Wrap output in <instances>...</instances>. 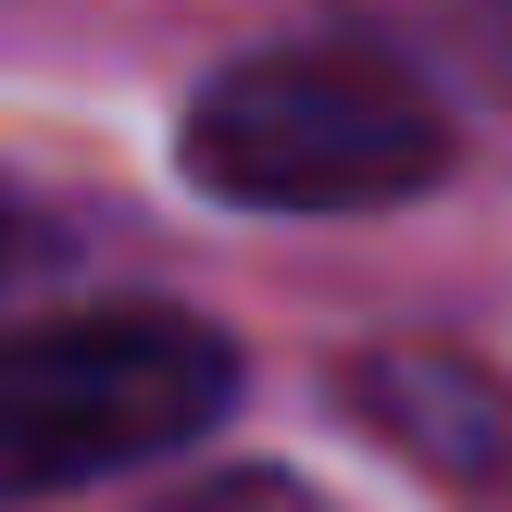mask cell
<instances>
[{
	"instance_id": "1",
	"label": "cell",
	"mask_w": 512,
	"mask_h": 512,
	"mask_svg": "<svg viewBox=\"0 0 512 512\" xmlns=\"http://www.w3.org/2000/svg\"><path fill=\"white\" fill-rule=\"evenodd\" d=\"M188 188L238 213H375L438 188L450 125L413 75L363 50H250L188 100Z\"/></svg>"
},
{
	"instance_id": "2",
	"label": "cell",
	"mask_w": 512,
	"mask_h": 512,
	"mask_svg": "<svg viewBox=\"0 0 512 512\" xmlns=\"http://www.w3.org/2000/svg\"><path fill=\"white\" fill-rule=\"evenodd\" d=\"M238 400V350L200 313H75L0 338V500L88 488L213 438Z\"/></svg>"
},
{
	"instance_id": "3",
	"label": "cell",
	"mask_w": 512,
	"mask_h": 512,
	"mask_svg": "<svg viewBox=\"0 0 512 512\" xmlns=\"http://www.w3.org/2000/svg\"><path fill=\"white\" fill-rule=\"evenodd\" d=\"M150 512H325V500L300 488V475H275V463H225V475H200V488H175Z\"/></svg>"
}]
</instances>
